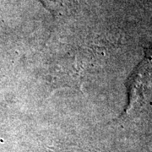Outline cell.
<instances>
[{
	"label": "cell",
	"instance_id": "1",
	"mask_svg": "<svg viewBox=\"0 0 152 152\" xmlns=\"http://www.w3.org/2000/svg\"><path fill=\"white\" fill-rule=\"evenodd\" d=\"M152 75V62L144 63L139 69L136 75L134 78V80L131 82V86L129 91L131 93V101L134 98L140 96L141 92L144 91V89L148 86L149 82L151 81L150 77Z\"/></svg>",
	"mask_w": 152,
	"mask_h": 152
}]
</instances>
